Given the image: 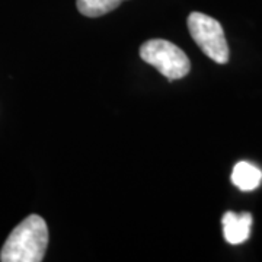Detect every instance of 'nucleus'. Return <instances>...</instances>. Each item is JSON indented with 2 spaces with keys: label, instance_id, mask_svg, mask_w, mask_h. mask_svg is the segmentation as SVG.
Here are the masks:
<instances>
[{
  "label": "nucleus",
  "instance_id": "4",
  "mask_svg": "<svg viewBox=\"0 0 262 262\" xmlns=\"http://www.w3.org/2000/svg\"><path fill=\"white\" fill-rule=\"evenodd\" d=\"M223 234L226 242L230 245H241L246 242L251 236L252 227V214L251 213H233L227 211L222 219Z\"/></svg>",
  "mask_w": 262,
  "mask_h": 262
},
{
  "label": "nucleus",
  "instance_id": "2",
  "mask_svg": "<svg viewBox=\"0 0 262 262\" xmlns=\"http://www.w3.org/2000/svg\"><path fill=\"white\" fill-rule=\"evenodd\" d=\"M188 29L196 46L208 58L219 64H226L229 61V46L219 20L201 12H192L188 16Z\"/></svg>",
  "mask_w": 262,
  "mask_h": 262
},
{
  "label": "nucleus",
  "instance_id": "6",
  "mask_svg": "<svg viewBox=\"0 0 262 262\" xmlns=\"http://www.w3.org/2000/svg\"><path fill=\"white\" fill-rule=\"evenodd\" d=\"M124 0H77V9L88 18H98L117 9Z\"/></svg>",
  "mask_w": 262,
  "mask_h": 262
},
{
  "label": "nucleus",
  "instance_id": "1",
  "mask_svg": "<svg viewBox=\"0 0 262 262\" xmlns=\"http://www.w3.org/2000/svg\"><path fill=\"white\" fill-rule=\"evenodd\" d=\"M48 245V227L42 217L28 215L9 234L0 252L2 262H39Z\"/></svg>",
  "mask_w": 262,
  "mask_h": 262
},
{
  "label": "nucleus",
  "instance_id": "3",
  "mask_svg": "<svg viewBox=\"0 0 262 262\" xmlns=\"http://www.w3.org/2000/svg\"><path fill=\"white\" fill-rule=\"evenodd\" d=\"M140 57L156 67L168 80L182 79L191 70L187 54L166 39H150L144 42L140 48Z\"/></svg>",
  "mask_w": 262,
  "mask_h": 262
},
{
  "label": "nucleus",
  "instance_id": "5",
  "mask_svg": "<svg viewBox=\"0 0 262 262\" xmlns=\"http://www.w3.org/2000/svg\"><path fill=\"white\" fill-rule=\"evenodd\" d=\"M232 182L242 191H253L261 185L262 170L249 162H239L232 170Z\"/></svg>",
  "mask_w": 262,
  "mask_h": 262
}]
</instances>
